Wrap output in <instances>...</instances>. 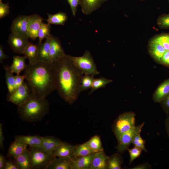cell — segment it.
Instances as JSON below:
<instances>
[{
  "label": "cell",
  "instance_id": "cell-1",
  "mask_svg": "<svg viewBox=\"0 0 169 169\" xmlns=\"http://www.w3.org/2000/svg\"><path fill=\"white\" fill-rule=\"evenodd\" d=\"M56 89L59 95L71 105L77 99L80 93L82 72L65 54L53 62Z\"/></svg>",
  "mask_w": 169,
  "mask_h": 169
},
{
  "label": "cell",
  "instance_id": "cell-2",
  "mask_svg": "<svg viewBox=\"0 0 169 169\" xmlns=\"http://www.w3.org/2000/svg\"><path fill=\"white\" fill-rule=\"evenodd\" d=\"M24 75L33 95L46 98L56 90L53 63L38 61L34 64H28L25 69Z\"/></svg>",
  "mask_w": 169,
  "mask_h": 169
},
{
  "label": "cell",
  "instance_id": "cell-3",
  "mask_svg": "<svg viewBox=\"0 0 169 169\" xmlns=\"http://www.w3.org/2000/svg\"><path fill=\"white\" fill-rule=\"evenodd\" d=\"M49 102L46 98L33 94L25 103L18 106L17 110L22 120L33 122L41 120L49 112Z\"/></svg>",
  "mask_w": 169,
  "mask_h": 169
},
{
  "label": "cell",
  "instance_id": "cell-4",
  "mask_svg": "<svg viewBox=\"0 0 169 169\" xmlns=\"http://www.w3.org/2000/svg\"><path fill=\"white\" fill-rule=\"evenodd\" d=\"M30 156L31 169H48L56 157L42 148L29 146L28 149Z\"/></svg>",
  "mask_w": 169,
  "mask_h": 169
},
{
  "label": "cell",
  "instance_id": "cell-5",
  "mask_svg": "<svg viewBox=\"0 0 169 169\" xmlns=\"http://www.w3.org/2000/svg\"><path fill=\"white\" fill-rule=\"evenodd\" d=\"M135 116L133 112H127L118 116L112 126V131L116 138L135 127Z\"/></svg>",
  "mask_w": 169,
  "mask_h": 169
},
{
  "label": "cell",
  "instance_id": "cell-6",
  "mask_svg": "<svg viewBox=\"0 0 169 169\" xmlns=\"http://www.w3.org/2000/svg\"><path fill=\"white\" fill-rule=\"evenodd\" d=\"M68 56L74 65L84 74L94 76L100 73L93 58L89 50L85 51L81 56H73L69 55Z\"/></svg>",
  "mask_w": 169,
  "mask_h": 169
},
{
  "label": "cell",
  "instance_id": "cell-7",
  "mask_svg": "<svg viewBox=\"0 0 169 169\" xmlns=\"http://www.w3.org/2000/svg\"><path fill=\"white\" fill-rule=\"evenodd\" d=\"M32 95L29 86L27 82H24L12 93L7 94V99L8 101L18 106L25 103Z\"/></svg>",
  "mask_w": 169,
  "mask_h": 169
},
{
  "label": "cell",
  "instance_id": "cell-8",
  "mask_svg": "<svg viewBox=\"0 0 169 169\" xmlns=\"http://www.w3.org/2000/svg\"><path fill=\"white\" fill-rule=\"evenodd\" d=\"M143 122L140 125L135 126L129 131L122 135L116 138L117 145L116 147L117 151L120 154H122L129 149L132 143L135 135L138 133L141 132L144 125Z\"/></svg>",
  "mask_w": 169,
  "mask_h": 169
},
{
  "label": "cell",
  "instance_id": "cell-9",
  "mask_svg": "<svg viewBox=\"0 0 169 169\" xmlns=\"http://www.w3.org/2000/svg\"><path fill=\"white\" fill-rule=\"evenodd\" d=\"M28 20L29 16L24 15H20L15 18L11 23L10 28L11 33L28 38Z\"/></svg>",
  "mask_w": 169,
  "mask_h": 169
},
{
  "label": "cell",
  "instance_id": "cell-10",
  "mask_svg": "<svg viewBox=\"0 0 169 169\" xmlns=\"http://www.w3.org/2000/svg\"><path fill=\"white\" fill-rule=\"evenodd\" d=\"M28 38L11 33L8 37V42L13 52L23 54L28 44Z\"/></svg>",
  "mask_w": 169,
  "mask_h": 169
},
{
  "label": "cell",
  "instance_id": "cell-11",
  "mask_svg": "<svg viewBox=\"0 0 169 169\" xmlns=\"http://www.w3.org/2000/svg\"><path fill=\"white\" fill-rule=\"evenodd\" d=\"M43 18L38 14H33L29 16L28 24V38L33 40L38 38V33Z\"/></svg>",
  "mask_w": 169,
  "mask_h": 169
},
{
  "label": "cell",
  "instance_id": "cell-12",
  "mask_svg": "<svg viewBox=\"0 0 169 169\" xmlns=\"http://www.w3.org/2000/svg\"><path fill=\"white\" fill-rule=\"evenodd\" d=\"M65 54L58 38L52 35L49 54L50 62L53 63L55 60Z\"/></svg>",
  "mask_w": 169,
  "mask_h": 169
},
{
  "label": "cell",
  "instance_id": "cell-13",
  "mask_svg": "<svg viewBox=\"0 0 169 169\" xmlns=\"http://www.w3.org/2000/svg\"><path fill=\"white\" fill-rule=\"evenodd\" d=\"M74 159L70 156L56 157L48 169H72Z\"/></svg>",
  "mask_w": 169,
  "mask_h": 169
},
{
  "label": "cell",
  "instance_id": "cell-14",
  "mask_svg": "<svg viewBox=\"0 0 169 169\" xmlns=\"http://www.w3.org/2000/svg\"><path fill=\"white\" fill-rule=\"evenodd\" d=\"M27 146L23 141L15 139L9 146L7 156L14 158L23 153L27 148Z\"/></svg>",
  "mask_w": 169,
  "mask_h": 169
},
{
  "label": "cell",
  "instance_id": "cell-15",
  "mask_svg": "<svg viewBox=\"0 0 169 169\" xmlns=\"http://www.w3.org/2000/svg\"><path fill=\"white\" fill-rule=\"evenodd\" d=\"M107 156L104 151L96 153L92 161L90 169H108Z\"/></svg>",
  "mask_w": 169,
  "mask_h": 169
},
{
  "label": "cell",
  "instance_id": "cell-16",
  "mask_svg": "<svg viewBox=\"0 0 169 169\" xmlns=\"http://www.w3.org/2000/svg\"><path fill=\"white\" fill-rule=\"evenodd\" d=\"M106 0H79V4L83 13L89 15L99 8L101 4Z\"/></svg>",
  "mask_w": 169,
  "mask_h": 169
},
{
  "label": "cell",
  "instance_id": "cell-17",
  "mask_svg": "<svg viewBox=\"0 0 169 169\" xmlns=\"http://www.w3.org/2000/svg\"><path fill=\"white\" fill-rule=\"evenodd\" d=\"M52 38V34L49 38L46 39L44 43L38 46V61L42 62H50L49 58V51Z\"/></svg>",
  "mask_w": 169,
  "mask_h": 169
},
{
  "label": "cell",
  "instance_id": "cell-18",
  "mask_svg": "<svg viewBox=\"0 0 169 169\" xmlns=\"http://www.w3.org/2000/svg\"><path fill=\"white\" fill-rule=\"evenodd\" d=\"M96 153L74 158L72 169H90L92 161Z\"/></svg>",
  "mask_w": 169,
  "mask_h": 169
},
{
  "label": "cell",
  "instance_id": "cell-19",
  "mask_svg": "<svg viewBox=\"0 0 169 169\" xmlns=\"http://www.w3.org/2000/svg\"><path fill=\"white\" fill-rule=\"evenodd\" d=\"M38 45L29 42L23 54L28 59V64H34L38 61Z\"/></svg>",
  "mask_w": 169,
  "mask_h": 169
},
{
  "label": "cell",
  "instance_id": "cell-20",
  "mask_svg": "<svg viewBox=\"0 0 169 169\" xmlns=\"http://www.w3.org/2000/svg\"><path fill=\"white\" fill-rule=\"evenodd\" d=\"M43 144L42 148L44 150L53 154L55 148L63 141L54 136H42Z\"/></svg>",
  "mask_w": 169,
  "mask_h": 169
},
{
  "label": "cell",
  "instance_id": "cell-21",
  "mask_svg": "<svg viewBox=\"0 0 169 169\" xmlns=\"http://www.w3.org/2000/svg\"><path fill=\"white\" fill-rule=\"evenodd\" d=\"M74 146L63 142L58 145L53 151L55 157L72 156Z\"/></svg>",
  "mask_w": 169,
  "mask_h": 169
},
{
  "label": "cell",
  "instance_id": "cell-22",
  "mask_svg": "<svg viewBox=\"0 0 169 169\" xmlns=\"http://www.w3.org/2000/svg\"><path fill=\"white\" fill-rule=\"evenodd\" d=\"M15 139L21 140L30 147L42 148L43 141L42 136L38 135L17 136Z\"/></svg>",
  "mask_w": 169,
  "mask_h": 169
},
{
  "label": "cell",
  "instance_id": "cell-23",
  "mask_svg": "<svg viewBox=\"0 0 169 169\" xmlns=\"http://www.w3.org/2000/svg\"><path fill=\"white\" fill-rule=\"evenodd\" d=\"M27 58L25 55L20 56H14L13 57V62L9 67L11 71L17 75H19L20 73L26 68L27 64L25 63V60Z\"/></svg>",
  "mask_w": 169,
  "mask_h": 169
},
{
  "label": "cell",
  "instance_id": "cell-24",
  "mask_svg": "<svg viewBox=\"0 0 169 169\" xmlns=\"http://www.w3.org/2000/svg\"><path fill=\"white\" fill-rule=\"evenodd\" d=\"M13 161L19 169H31L30 156L28 149L27 148L21 154L13 158Z\"/></svg>",
  "mask_w": 169,
  "mask_h": 169
},
{
  "label": "cell",
  "instance_id": "cell-25",
  "mask_svg": "<svg viewBox=\"0 0 169 169\" xmlns=\"http://www.w3.org/2000/svg\"><path fill=\"white\" fill-rule=\"evenodd\" d=\"M169 93V79L161 84L155 91L153 99L156 102L161 101Z\"/></svg>",
  "mask_w": 169,
  "mask_h": 169
},
{
  "label": "cell",
  "instance_id": "cell-26",
  "mask_svg": "<svg viewBox=\"0 0 169 169\" xmlns=\"http://www.w3.org/2000/svg\"><path fill=\"white\" fill-rule=\"evenodd\" d=\"M48 18L47 20L48 23L54 25H59L64 26L65 22L68 20L66 13L59 12L54 14L47 13Z\"/></svg>",
  "mask_w": 169,
  "mask_h": 169
},
{
  "label": "cell",
  "instance_id": "cell-27",
  "mask_svg": "<svg viewBox=\"0 0 169 169\" xmlns=\"http://www.w3.org/2000/svg\"><path fill=\"white\" fill-rule=\"evenodd\" d=\"M94 152L86 142L74 146L71 157L74 158L89 155Z\"/></svg>",
  "mask_w": 169,
  "mask_h": 169
},
{
  "label": "cell",
  "instance_id": "cell-28",
  "mask_svg": "<svg viewBox=\"0 0 169 169\" xmlns=\"http://www.w3.org/2000/svg\"><path fill=\"white\" fill-rule=\"evenodd\" d=\"M123 159L121 155L117 153L113 154L108 156V169H121Z\"/></svg>",
  "mask_w": 169,
  "mask_h": 169
},
{
  "label": "cell",
  "instance_id": "cell-29",
  "mask_svg": "<svg viewBox=\"0 0 169 169\" xmlns=\"http://www.w3.org/2000/svg\"><path fill=\"white\" fill-rule=\"evenodd\" d=\"M51 28L50 24L48 23H45L43 21L41 23L38 33V38L39 39L38 44H41L44 38L47 39L51 36Z\"/></svg>",
  "mask_w": 169,
  "mask_h": 169
},
{
  "label": "cell",
  "instance_id": "cell-30",
  "mask_svg": "<svg viewBox=\"0 0 169 169\" xmlns=\"http://www.w3.org/2000/svg\"><path fill=\"white\" fill-rule=\"evenodd\" d=\"M5 72L6 84L8 89V94L12 93L14 90L15 76L7 65L3 66Z\"/></svg>",
  "mask_w": 169,
  "mask_h": 169
},
{
  "label": "cell",
  "instance_id": "cell-31",
  "mask_svg": "<svg viewBox=\"0 0 169 169\" xmlns=\"http://www.w3.org/2000/svg\"><path fill=\"white\" fill-rule=\"evenodd\" d=\"M86 142L94 152L104 151L100 137L97 135L94 136Z\"/></svg>",
  "mask_w": 169,
  "mask_h": 169
},
{
  "label": "cell",
  "instance_id": "cell-32",
  "mask_svg": "<svg viewBox=\"0 0 169 169\" xmlns=\"http://www.w3.org/2000/svg\"><path fill=\"white\" fill-rule=\"evenodd\" d=\"M111 79H108L104 77L94 79L90 88L89 95H91L98 89L105 87L108 84L112 82Z\"/></svg>",
  "mask_w": 169,
  "mask_h": 169
},
{
  "label": "cell",
  "instance_id": "cell-33",
  "mask_svg": "<svg viewBox=\"0 0 169 169\" xmlns=\"http://www.w3.org/2000/svg\"><path fill=\"white\" fill-rule=\"evenodd\" d=\"M94 76L86 74L83 76L80 85V92L91 88L95 79Z\"/></svg>",
  "mask_w": 169,
  "mask_h": 169
},
{
  "label": "cell",
  "instance_id": "cell-34",
  "mask_svg": "<svg viewBox=\"0 0 169 169\" xmlns=\"http://www.w3.org/2000/svg\"><path fill=\"white\" fill-rule=\"evenodd\" d=\"M157 24L162 29H169V13L164 14L157 18Z\"/></svg>",
  "mask_w": 169,
  "mask_h": 169
},
{
  "label": "cell",
  "instance_id": "cell-35",
  "mask_svg": "<svg viewBox=\"0 0 169 169\" xmlns=\"http://www.w3.org/2000/svg\"><path fill=\"white\" fill-rule=\"evenodd\" d=\"M141 132L136 134L134 136L132 143L134 146L141 149L142 151L147 152L145 146V141L143 140L141 136Z\"/></svg>",
  "mask_w": 169,
  "mask_h": 169
},
{
  "label": "cell",
  "instance_id": "cell-36",
  "mask_svg": "<svg viewBox=\"0 0 169 169\" xmlns=\"http://www.w3.org/2000/svg\"><path fill=\"white\" fill-rule=\"evenodd\" d=\"M127 150L130 155L129 164L141 155L142 151L140 148L135 146L131 149L129 148Z\"/></svg>",
  "mask_w": 169,
  "mask_h": 169
},
{
  "label": "cell",
  "instance_id": "cell-37",
  "mask_svg": "<svg viewBox=\"0 0 169 169\" xmlns=\"http://www.w3.org/2000/svg\"><path fill=\"white\" fill-rule=\"evenodd\" d=\"M9 9L8 3H4L0 2V18H3L9 14Z\"/></svg>",
  "mask_w": 169,
  "mask_h": 169
},
{
  "label": "cell",
  "instance_id": "cell-38",
  "mask_svg": "<svg viewBox=\"0 0 169 169\" xmlns=\"http://www.w3.org/2000/svg\"><path fill=\"white\" fill-rule=\"evenodd\" d=\"M70 6L72 14L75 17L77 10V8L79 3V0H67Z\"/></svg>",
  "mask_w": 169,
  "mask_h": 169
},
{
  "label": "cell",
  "instance_id": "cell-39",
  "mask_svg": "<svg viewBox=\"0 0 169 169\" xmlns=\"http://www.w3.org/2000/svg\"><path fill=\"white\" fill-rule=\"evenodd\" d=\"M25 78L26 76L25 75H17L15 76L14 90L23 84Z\"/></svg>",
  "mask_w": 169,
  "mask_h": 169
},
{
  "label": "cell",
  "instance_id": "cell-40",
  "mask_svg": "<svg viewBox=\"0 0 169 169\" xmlns=\"http://www.w3.org/2000/svg\"><path fill=\"white\" fill-rule=\"evenodd\" d=\"M4 169H19L14 161L6 160Z\"/></svg>",
  "mask_w": 169,
  "mask_h": 169
},
{
  "label": "cell",
  "instance_id": "cell-41",
  "mask_svg": "<svg viewBox=\"0 0 169 169\" xmlns=\"http://www.w3.org/2000/svg\"><path fill=\"white\" fill-rule=\"evenodd\" d=\"M160 63L169 65V51H166L163 54Z\"/></svg>",
  "mask_w": 169,
  "mask_h": 169
},
{
  "label": "cell",
  "instance_id": "cell-42",
  "mask_svg": "<svg viewBox=\"0 0 169 169\" xmlns=\"http://www.w3.org/2000/svg\"><path fill=\"white\" fill-rule=\"evenodd\" d=\"M151 166L147 163L141 164L133 167L132 169H151Z\"/></svg>",
  "mask_w": 169,
  "mask_h": 169
},
{
  "label": "cell",
  "instance_id": "cell-43",
  "mask_svg": "<svg viewBox=\"0 0 169 169\" xmlns=\"http://www.w3.org/2000/svg\"><path fill=\"white\" fill-rule=\"evenodd\" d=\"M9 58L8 56L4 52L3 48L2 45H0V63L3 64V61Z\"/></svg>",
  "mask_w": 169,
  "mask_h": 169
},
{
  "label": "cell",
  "instance_id": "cell-44",
  "mask_svg": "<svg viewBox=\"0 0 169 169\" xmlns=\"http://www.w3.org/2000/svg\"><path fill=\"white\" fill-rule=\"evenodd\" d=\"M3 125L2 123L0 124V146L2 148L4 146V136L3 131Z\"/></svg>",
  "mask_w": 169,
  "mask_h": 169
},
{
  "label": "cell",
  "instance_id": "cell-45",
  "mask_svg": "<svg viewBox=\"0 0 169 169\" xmlns=\"http://www.w3.org/2000/svg\"><path fill=\"white\" fill-rule=\"evenodd\" d=\"M5 157L1 153L0 154V169H4L6 161Z\"/></svg>",
  "mask_w": 169,
  "mask_h": 169
},
{
  "label": "cell",
  "instance_id": "cell-46",
  "mask_svg": "<svg viewBox=\"0 0 169 169\" xmlns=\"http://www.w3.org/2000/svg\"><path fill=\"white\" fill-rule=\"evenodd\" d=\"M166 97L164 101V104L166 107L169 109V93Z\"/></svg>",
  "mask_w": 169,
  "mask_h": 169
},
{
  "label": "cell",
  "instance_id": "cell-47",
  "mask_svg": "<svg viewBox=\"0 0 169 169\" xmlns=\"http://www.w3.org/2000/svg\"><path fill=\"white\" fill-rule=\"evenodd\" d=\"M165 125L167 132L169 137V117L165 120Z\"/></svg>",
  "mask_w": 169,
  "mask_h": 169
},
{
  "label": "cell",
  "instance_id": "cell-48",
  "mask_svg": "<svg viewBox=\"0 0 169 169\" xmlns=\"http://www.w3.org/2000/svg\"><path fill=\"white\" fill-rule=\"evenodd\" d=\"M2 0H0V2H1Z\"/></svg>",
  "mask_w": 169,
  "mask_h": 169
},
{
  "label": "cell",
  "instance_id": "cell-49",
  "mask_svg": "<svg viewBox=\"0 0 169 169\" xmlns=\"http://www.w3.org/2000/svg\"><path fill=\"white\" fill-rule=\"evenodd\" d=\"M168 2H169V0H168Z\"/></svg>",
  "mask_w": 169,
  "mask_h": 169
},
{
  "label": "cell",
  "instance_id": "cell-50",
  "mask_svg": "<svg viewBox=\"0 0 169 169\" xmlns=\"http://www.w3.org/2000/svg\"></svg>",
  "mask_w": 169,
  "mask_h": 169
}]
</instances>
